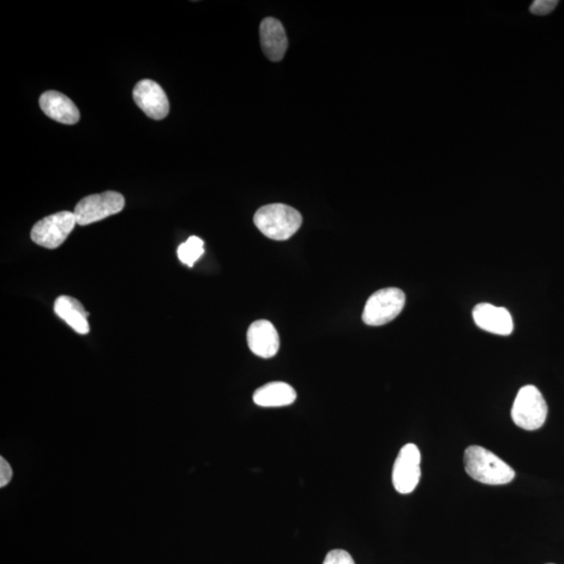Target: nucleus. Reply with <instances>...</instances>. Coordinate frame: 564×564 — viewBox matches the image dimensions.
I'll list each match as a JSON object with an SVG mask.
<instances>
[{
  "label": "nucleus",
  "instance_id": "nucleus-9",
  "mask_svg": "<svg viewBox=\"0 0 564 564\" xmlns=\"http://www.w3.org/2000/svg\"><path fill=\"white\" fill-rule=\"evenodd\" d=\"M247 341L250 350L257 357L273 358L279 350L278 333L273 324L267 320H258L251 324Z\"/></svg>",
  "mask_w": 564,
  "mask_h": 564
},
{
  "label": "nucleus",
  "instance_id": "nucleus-18",
  "mask_svg": "<svg viewBox=\"0 0 564 564\" xmlns=\"http://www.w3.org/2000/svg\"><path fill=\"white\" fill-rule=\"evenodd\" d=\"M12 477H13V471H12L10 464L3 457L0 458V487L7 486Z\"/></svg>",
  "mask_w": 564,
  "mask_h": 564
},
{
  "label": "nucleus",
  "instance_id": "nucleus-17",
  "mask_svg": "<svg viewBox=\"0 0 564 564\" xmlns=\"http://www.w3.org/2000/svg\"><path fill=\"white\" fill-rule=\"evenodd\" d=\"M557 0H536L530 7V12L534 15H548L557 7Z\"/></svg>",
  "mask_w": 564,
  "mask_h": 564
},
{
  "label": "nucleus",
  "instance_id": "nucleus-5",
  "mask_svg": "<svg viewBox=\"0 0 564 564\" xmlns=\"http://www.w3.org/2000/svg\"><path fill=\"white\" fill-rule=\"evenodd\" d=\"M124 207V196L109 190L84 197L77 204L74 214L77 224L86 226L121 213Z\"/></svg>",
  "mask_w": 564,
  "mask_h": 564
},
{
  "label": "nucleus",
  "instance_id": "nucleus-11",
  "mask_svg": "<svg viewBox=\"0 0 564 564\" xmlns=\"http://www.w3.org/2000/svg\"><path fill=\"white\" fill-rule=\"evenodd\" d=\"M39 104L45 116L58 123L75 125L80 121V111L74 101L58 92H46L41 95Z\"/></svg>",
  "mask_w": 564,
  "mask_h": 564
},
{
  "label": "nucleus",
  "instance_id": "nucleus-12",
  "mask_svg": "<svg viewBox=\"0 0 564 564\" xmlns=\"http://www.w3.org/2000/svg\"><path fill=\"white\" fill-rule=\"evenodd\" d=\"M260 34L263 53L271 61H280L287 50V37L284 26L275 18L269 17L262 20Z\"/></svg>",
  "mask_w": 564,
  "mask_h": 564
},
{
  "label": "nucleus",
  "instance_id": "nucleus-14",
  "mask_svg": "<svg viewBox=\"0 0 564 564\" xmlns=\"http://www.w3.org/2000/svg\"><path fill=\"white\" fill-rule=\"evenodd\" d=\"M297 399V393L289 383L282 382L269 383L258 388L254 394V401L257 406L278 407L290 406Z\"/></svg>",
  "mask_w": 564,
  "mask_h": 564
},
{
  "label": "nucleus",
  "instance_id": "nucleus-19",
  "mask_svg": "<svg viewBox=\"0 0 564 564\" xmlns=\"http://www.w3.org/2000/svg\"><path fill=\"white\" fill-rule=\"evenodd\" d=\"M550 564H552V563H550Z\"/></svg>",
  "mask_w": 564,
  "mask_h": 564
},
{
  "label": "nucleus",
  "instance_id": "nucleus-2",
  "mask_svg": "<svg viewBox=\"0 0 564 564\" xmlns=\"http://www.w3.org/2000/svg\"><path fill=\"white\" fill-rule=\"evenodd\" d=\"M254 224L267 238L286 241L299 230L302 217L295 208L285 204H269L257 210Z\"/></svg>",
  "mask_w": 564,
  "mask_h": 564
},
{
  "label": "nucleus",
  "instance_id": "nucleus-8",
  "mask_svg": "<svg viewBox=\"0 0 564 564\" xmlns=\"http://www.w3.org/2000/svg\"><path fill=\"white\" fill-rule=\"evenodd\" d=\"M135 103L146 113V116L160 121L170 112L169 99L158 83L142 80L136 84L133 90Z\"/></svg>",
  "mask_w": 564,
  "mask_h": 564
},
{
  "label": "nucleus",
  "instance_id": "nucleus-15",
  "mask_svg": "<svg viewBox=\"0 0 564 564\" xmlns=\"http://www.w3.org/2000/svg\"><path fill=\"white\" fill-rule=\"evenodd\" d=\"M179 260L184 265L193 267L197 261L204 254V242L200 238L190 237L188 241L179 246L178 251Z\"/></svg>",
  "mask_w": 564,
  "mask_h": 564
},
{
  "label": "nucleus",
  "instance_id": "nucleus-6",
  "mask_svg": "<svg viewBox=\"0 0 564 564\" xmlns=\"http://www.w3.org/2000/svg\"><path fill=\"white\" fill-rule=\"evenodd\" d=\"M77 225L74 213L60 212L49 215L36 223L31 232L35 244L47 249H57Z\"/></svg>",
  "mask_w": 564,
  "mask_h": 564
},
{
  "label": "nucleus",
  "instance_id": "nucleus-7",
  "mask_svg": "<svg viewBox=\"0 0 564 564\" xmlns=\"http://www.w3.org/2000/svg\"><path fill=\"white\" fill-rule=\"evenodd\" d=\"M420 461H422V455L415 444H406L400 449L392 472L394 488L399 494H411L417 487L420 476H422Z\"/></svg>",
  "mask_w": 564,
  "mask_h": 564
},
{
  "label": "nucleus",
  "instance_id": "nucleus-16",
  "mask_svg": "<svg viewBox=\"0 0 564 564\" xmlns=\"http://www.w3.org/2000/svg\"><path fill=\"white\" fill-rule=\"evenodd\" d=\"M323 564H356L352 557L344 550H333L326 557Z\"/></svg>",
  "mask_w": 564,
  "mask_h": 564
},
{
  "label": "nucleus",
  "instance_id": "nucleus-10",
  "mask_svg": "<svg viewBox=\"0 0 564 564\" xmlns=\"http://www.w3.org/2000/svg\"><path fill=\"white\" fill-rule=\"evenodd\" d=\"M472 317L483 331L499 335H509L513 332L512 317L505 308L479 303L473 309Z\"/></svg>",
  "mask_w": 564,
  "mask_h": 564
},
{
  "label": "nucleus",
  "instance_id": "nucleus-3",
  "mask_svg": "<svg viewBox=\"0 0 564 564\" xmlns=\"http://www.w3.org/2000/svg\"><path fill=\"white\" fill-rule=\"evenodd\" d=\"M513 423L526 431H536L543 427L548 416V405L536 386L521 388L516 395L512 407Z\"/></svg>",
  "mask_w": 564,
  "mask_h": 564
},
{
  "label": "nucleus",
  "instance_id": "nucleus-1",
  "mask_svg": "<svg viewBox=\"0 0 564 564\" xmlns=\"http://www.w3.org/2000/svg\"><path fill=\"white\" fill-rule=\"evenodd\" d=\"M464 465L468 475L483 484L504 485L515 478L512 466L488 449L478 446L466 448Z\"/></svg>",
  "mask_w": 564,
  "mask_h": 564
},
{
  "label": "nucleus",
  "instance_id": "nucleus-4",
  "mask_svg": "<svg viewBox=\"0 0 564 564\" xmlns=\"http://www.w3.org/2000/svg\"><path fill=\"white\" fill-rule=\"evenodd\" d=\"M405 304V293L398 287L379 290L366 303L363 321L370 326H385L401 313Z\"/></svg>",
  "mask_w": 564,
  "mask_h": 564
},
{
  "label": "nucleus",
  "instance_id": "nucleus-13",
  "mask_svg": "<svg viewBox=\"0 0 564 564\" xmlns=\"http://www.w3.org/2000/svg\"><path fill=\"white\" fill-rule=\"evenodd\" d=\"M53 310L76 333L80 334H89V314L79 300L70 296H60L55 302V305H53Z\"/></svg>",
  "mask_w": 564,
  "mask_h": 564
}]
</instances>
